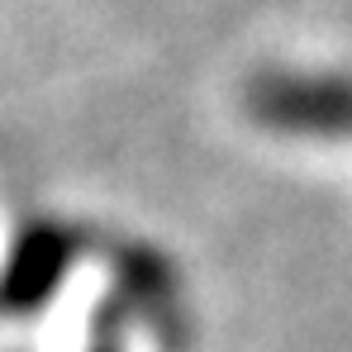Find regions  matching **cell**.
<instances>
[{"instance_id":"obj_1","label":"cell","mask_w":352,"mask_h":352,"mask_svg":"<svg viewBox=\"0 0 352 352\" xmlns=\"http://www.w3.org/2000/svg\"><path fill=\"white\" fill-rule=\"evenodd\" d=\"M248 110L262 129L291 138H352L348 72H267L248 91Z\"/></svg>"},{"instance_id":"obj_2","label":"cell","mask_w":352,"mask_h":352,"mask_svg":"<svg viewBox=\"0 0 352 352\" xmlns=\"http://www.w3.org/2000/svg\"><path fill=\"white\" fill-rule=\"evenodd\" d=\"M72 262V238L62 229H29V238L19 243V252L10 257V272H5V291L0 300L10 305V314H29L43 295L62 281Z\"/></svg>"}]
</instances>
